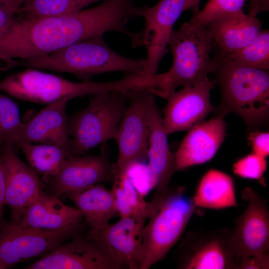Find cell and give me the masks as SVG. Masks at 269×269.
<instances>
[{"mask_svg":"<svg viewBox=\"0 0 269 269\" xmlns=\"http://www.w3.org/2000/svg\"><path fill=\"white\" fill-rule=\"evenodd\" d=\"M247 0H209L204 8L193 16L190 21L206 24L217 18L243 10Z\"/></svg>","mask_w":269,"mask_h":269,"instance_id":"cell-30","label":"cell"},{"mask_svg":"<svg viewBox=\"0 0 269 269\" xmlns=\"http://www.w3.org/2000/svg\"><path fill=\"white\" fill-rule=\"evenodd\" d=\"M128 105L115 139L118 147L117 167L126 172L132 164L147 158L148 106L155 95L145 89L125 92Z\"/></svg>","mask_w":269,"mask_h":269,"instance_id":"cell-10","label":"cell"},{"mask_svg":"<svg viewBox=\"0 0 269 269\" xmlns=\"http://www.w3.org/2000/svg\"><path fill=\"white\" fill-rule=\"evenodd\" d=\"M122 268L100 243L80 234L27 266L28 269Z\"/></svg>","mask_w":269,"mask_h":269,"instance_id":"cell-13","label":"cell"},{"mask_svg":"<svg viewBox=\"0 0 269 269\" xmlns=\"http://www.w3.org/2000/svg\"><path fill=\"white\" fill-rule=\"evenodd\" d=\"M17 147L22 151L30 167L46 178L55 176L70 157L66 148L55 144L23 142Z\"/></svg>","mask_w":269,"mask_h":269,"instance_id":"cell-26","label":"cell"},{"mask_svg":"<svg viewBox=\"0 0 269 269\" xmlns=\"http://www.w3.org/2000/svg\"><path fill=\"white\" fill-rule=\"evenodd\" d=\"M214 44L226 54L236 52L251 43L258 35L262 22L243 10L207 23Z\"/></svg>","mask_w":269,"mask_h":269,"instance_id":"cell-21","label":"cell"},{"mask_svg":"<svg viewBox=\"0 0 269 269\" xmlns=\"http://www.w3.org/2000/svg\"><path fill=\"white\" fill-rule=\"evenodd\" d=\"M87 6L84 0H26L17 14L32 18H42L67 14Z\"/></svg>","mask_w":269,"mask_h":269,"instance_id":"cell-27","label":"cell"},{"mask_svg":"<svg viewBox=\"0 0 269 269\" xmlns=\"http://www.w3.org/2000/svg\"><path fill=\"white\" fill-rule=\"evenodd\" d=\"M109 154L108 147L104 145L99 155L68 157L59 171L50 178L51 195L58 197L108 180L115 167L110 163Z\"/></svg>","mask_w":269,"mask_h":269,"instance_id":"cell-17","label":"cell"},{"mask_svg":"<svg viewBox=\"0 0 269 269\" xmlns=\"http://www.w3.org/2000/svg\"><path fill=\"white\" fill-rule=\"evenodd\" d=\"M16 148L2 142L0 153L6 178L5 205L11 210V222L17 223L41 189L37 174L21 160Z\"/></svg>","mask_w":269,"mask_h":269,"instance_id":"cell-15","label":"cell"},{"mask_svg":"<svg viewBox=\"0 0 269 269\" xmlns=\"http://www.w3.org/2000/svg\"><path fill=\"white\" fill-rule=\"evenodd\" d=\"M186 0H160L152 7H142L143 29L137 32V47H144L147 56L145 72L156 73L168 52L173 26L185 10Z\"/></svg>","mask_w":269,"mask_h":269,"instance_id":"cell-12","label":"cell"},{"mask_svg":"<svg viewBox=\"0 0 269 269\" xmlns=\"http://www.w3.org/2000/svg\"><path fill=\"white\" fill-rule=\"evenodd\" d=\"M215 84L207 77L200 82L174 91L168 96L162 118L164 130L167 135L189 130L216 111L210 101V93Z\"/></svg>","mask_w":269,"mask_h":269,"instance_id":"cell-14","label":"cell"},{"mask_svg":"<svg viewBox=\"0 0 269 269\" xmlns=\"http://www.w3.org/2000/svg\"><path fill=\"white\" fill-rule=\"evenodd\" d=\"M1 142H0V230L4 225L3 207L5 205V173L0 153Z\"/></svg>","mask_w":269,"mask_h":269,"instance_id":"cell-35","label":"cell"},{"mask_svg":"<svg viewBox=\"0 0 269 269\" xmlns=\"http://www.w3.org/2000/svg\"><path fill=\"white\" fill-rule=\"evenodd\" d=\"M201 0H186L185 10H190L193 12V16L199 12V4Z\"/></svg>","mask_w":269,"mask_h":269,"instance_id":"cell-37","label":"cell"},{"mask_svg":"<svg viewBox=\"0 0 269 269\" xmlns=\"http://www.w3.org/2000/svg\"><path fill=\"white\" fill-rule=\"evenodd\" d=\"M68 102L61 100L47 105L22 122L17 147L21 143L26 142L52 144L67 149L69 140V119L66 113Z\"/></svg>","mask_w":269,"mask_h":269,"instance_id":"cell-19","label":"cell"},{"mask_svg":"<svg viewBox=\"0 0 269 269\" xmlns=\"http://www.w3.org/2000/svg\"><path fill=\"white\" fill-rule=\"evenodd\" d=\"M224 117L218 115L188 130L174 154L176 170L205 163L213 157L225 136Z\"/></svg>","mask_w":269,"mask_h":269,"instance_id":"cell-18","label":"cell"},{"mask_svg":"<svg viewBox=\"0 0 269 269\" xmlns=\"http://www.w3.org/2000/svg\"><path fill=\"white\" fill-rule=\"evenodd\" d=\"M128 20L121 0L58 16H15L0 38V60L7 63L5 70L15 59L38 58L108 32L125 34Z\"/></svg>","mask_w":269,"mask_h":269,"instance_id":"cell-1","label":"cell"},{"mask_svg":"<svg viewBox=\"0 0 269 269\" xmlns=\"http://www.w3.org/2000/svg\"><path fill=\"white\" fill-rule=\"evenodd\" d=\"M113 177L114 182L111 190L120 218L145 217L148 219L151 211V202L144 200L127 174L119 170L115 165Z\"/></svg>","mask_w":269,"mask_h":269,"instance_id":"cell-25","label":"cell"},{"mask_svg":"<svg viewBox=\"0 0 269 269\" xmlns=\"http://www.w3.org/2000/svg\"><path fill=\"white\" fill-rule=\"evenodd\" d=\"M24 0V1H25V0Z\"/></svg>","mask_w":269,"mask_h":269,"instance_id":"cell-40","label":"cell"},{"mask_svg":"<svg viewBox=\"0 0 269 269\" xmlns=\"http://www.w3.org/2000/svg\"><path fill=\"white\" fill-rule=\"evenodd\" d=\"M84 222L56 230H45L5 223L0 230V269L42 257L68 239L80 234Z\"/></svg>","mask_w":269,"mask_h":269,"instance_id":"cell-8","label":"cell"},{"mask_svg":"<svg viewBox=\"0 0 269 269\" xmlns=\"http://www.w3.org/2000/svg\"><path fill=\"white\" fill-rule=\"evenodd\" d=\"M22 123L16 104L0 93V141L17 147Z\"/></svg>","mask_w":269,"mask_h":269,"instance_id":"cell-29","label":"cell"},{"mask_svg":"<svg viewBox=\"0 0 269 269\" xmlns=\"http://www.w3.org/2000/svg\"><path fill=\"white\" fill-rule=\"evenodd\" d=\"M248 202L243 213L235 221L232 231L235 259L239 263L249 257H269V211L267 200L250 187L241 191Z\"/></svg>","mask_w":269,"mask_h":269,"instance_id":"cell-11","label":"cell"},{"mask_svg":"<svg viewBox=\"0 0 269 269\" xmlns=\"http://www.w3.org/2000/svg\"><path fill=\"white\" fill-rule=\"evenodd\" d=\"M192 199L197 207L202 208L220 209L238 206L232 178L215 169L204 175Z\"/></svg>","mask_w":269,"mask_h":269,"instance_id":"cell-24","label":"cell"},{"mask_svg":"<svg viewBox=\"0 0 269 269\" xmlns=\"http://www.w3.org/2000/svg\"><path fill=\"white\" fill-rule=\"evenodd\" d=\"M185 192L178 186L155 192L143 230L139 269H149L164 259L182 236L197 207Z\"/></svg>","mask_w":269,"mask_h":269,"instance_id":"cell-4","label":"cell"},{"mask_svg":"<svg viewBox=\"0 0 269 269\" xmlns=\"http://www.w3.org/2000/svg\"><path fill=\"white\" fill-rule=\"evenodd\" d=\"M154 96L151 97L148 106L147 158L148 166L157 179L156 192L160 193L168 188L171 177L176 169L175 155L169 148L167 135L163 128L162 117Z\"/></svg>","mask_w":269,"mask_h":269,"instance_id":"cell-20","label":"cell"},{"mask_svg":"<svg viewBox=\"0 0 269 269\" xmlns=\"http://www.w3.org/2000/svg\"><path fill=\"white\" fill-rule=\"evenodd\" d=\"M213 42L206 24L189 21L173 30L168 43L173 63L168 71L159 74V97L166 99L178 86H193L213 73Z\"/></svg>","mask_w":269,"mask_h":269,"instance_id":"cell-5","label":"cell"},{"mask_svg":"<svg viewBox=\"0 0 269 269\" xmlns=\"http://www.w3.org/2000/svg\"><path fill=\"white\" fill-rule=\"evenodd\" d=\"M269 0H250L249 6V14L256 16L263 12L269 11Z\"/></svg>","mask_w":269,"mask_h":269,"instance_id":"cell-36","label":"cell"},{"mask_svg":"<svg viewBox=\"0 0 269 269\" xmlns=\"http://www.w3.org/2000/svg\"><path fill=\"white\" fill-rule=\"evenodd\" d=\"M87 5L100 0H84Z\"/></svg>","mask_w":269,"mask_h":269,"instance_id":"cell-38","label":"cell"},{"mask_svg":"<svg viewBox=\"0 0 269 269\" xmlns=\"http://www.w3.org/2000/svg\"><path fill=\"white\" fill-rule=\"evenodd\" d=\"M10 0H0V4L5 3V2H6L7 1H9Z\"/></svg>","mask_w":269,"mask_h":269,"instance_id":"cell-39","label":"cell"},{"mask_svg":"<svg viewBox=\"0 0 269 269\" xmlns=\"http://www.w3.org/2000/svg\"><path fill=\"white\" fill-rule=\"evenodd\" d=\"M69 73L83 81L111 72L127 74L145 72V59L124 56L111 49L103 35L80 41L47 55L16 61L15 66Z\"/></svg>","mask_w":269,"mask_h":269,"instance_id":"cell-3","label":"cell"},{"mask_svg":"<svg viewBox=\"0 0 269 269\" xmlns=\"http://www.w3.org/2000/svg\"><path fill=\"white\" fill-rule=\"evenodd\" d=\"M236 63L261 70L269 69V30H261L257 36L240 50L227 54Z\"/></svg>","mask_w":269,"mask_h":269,"instance_id":"cell-28","label":"cell"},{"mask_svg":"<svg viewBox=\"0 0 269 269\" xmlns=\"http://www.w3.org/2000/svg\"><path fill=\"white\" fill-rule=\"evenodd\" d=\"M145 217L120 218L98 231L90 230L86 236L102 244L122 268L139 269Z\"/></svg>","mask_w":269,"mask_h":269,"instance_id":"cell-16","label":"cell"},{"mask_svg":"<svg viewBox=\"0 0 269 269\" xmlns=\"http://www.w3.org/2000/svg\"><path fill=\"white\" fill-rule=\"evenodd\" d=\"M76 208L65 205L57 197L40 191L19 222L22 226L56 230L82 221Z\"/></svg>","mask_w":269,"mask_h":269,"instance_id":"cell-22","label":"cell"},{"mask_svg":"<svg viewBox=\"0 0 269 269\" xmlns=\"http://www.w3.org/2000/svg\"><path fill=\"white\" fill-rule=\"evenodd\" d=\"M22 0H11L0 4V38L18 13Z\"/></svg>","mask_w":269,"mask_h":269,"instance_id":"cell-32","label":"cell"},{"mask_svg":"<svg viewBox=\"0 0 269 269\" xmlns=\"http://www.w3.org/2000/svg\"><path fill=\"white\" fill-rule=\"evenodd\" d=\"M265 157L253 153L236 162L234 173L242 177L259 180L262 178L267 169Z\"/></svg>","mask_w":269,"mask_h":269,"instance_id":"cell-31","label":"cell"},{"mask_svg":"<svg viewBox=\"0 0 269 269\" xmlns=\"http://www.w3.org/2000/svg\"><path fill=\"white\" fill-rule=\"evenodd\" d=\"M215 83L221 99L218 115L230 113L240 116L249 130L267 123L269 115V70L246 67L219 51L212 59Z\"/></svg>","mask_w":269,"mask_h":269,"instance_id":"cell-2","label":"cell"},{"mask_svg":"<svg viewBox=\"0 0 269 269\" xmlns=\"http://www.w3.org/2000/svg\"><path fill=\"white\" fill-rule=\"evenodd\" d=\"M253 153L266 157L269 153L268 132H252L249 136Z\"/></svg>","mask_w":269,"mask_h":269,"instance_id":"cell-33","label":"cell"},{"mask_svg":"<svg viewBox=\"0 0 269 269\" xmlns=\"http://www.w3.org/2000/svg\"><path fill=\"white\" fill-rule=\"evenodd\" d=\"M128 87V81L124 77L111 82H75L33 68L0 80V91L21 100L47 105L100 93L124 92Z\"/></svg>","mask_w":269,"mask_h":269,"instance_id":"cell-6","label":"cell"},{"mask_svg":"<svg viewBox=\"0 0 269 269\" xmlns=\"http://www.w3.org/2000/svg\"><path fill=\"white\" fill-rule=\"evenodd\" d=\"M232 231L228 228L190 232L176 252L177 268L238 269Z\"/></svg>","mask_w":269,"mask_h":269,"instance_id":"cell-9","label":"cell"},{"mask_svg":"<svg viewBox=\"0 0 269 269\" xmlns=\"http://www.w3.org/2000/svg\"><path fill=\"white\" fill-rule=\"evenodd\" d=\"M127 105L125 92L93 95L85 108L69 119V156L83 155L90 149L115 139Z\"/></svg>","mask_w":269,"mask_h":269,"instance_id":"cell-7","label":"cell"},{"mask_svg":"<svg viewBox=\"0 0 269 269\" xmlns=\"http://www.w3.org/2000/svg\"><path fill=\"white\" fill-rule=\"evenodd\" d=\"M80 212L90 230L105 228L110 220L119 214L111 190L102 183L65 193Z\"/></svg>","mask_w":269,"mask_h":269,"instance_id":"cell-23","label":"cell"},{"mask_svg":"<svg viewBox=\"0 0 269 269\" xmlns=\"http://www.w3.org/2000/svg\"><path fill=\"white\" fill-rule=\"evenodd\" d=\"M0 142H1V141H0Z\"/></svg>","mask_w":269,"mask_h":269,"instance_id":"cell-41","label":"cell"},{"mask_svg":"<svg viewBox=\"0 0 269 269\" xmlns=\"http://www.w3.org/2000/svg\"><path fill=\"white\" fill-rule=\"evenodd\" d=\"M269 267V257H251L239 263L238 269H267Z\"/></svg>","mask_w":269,"mask_h":269,"instance_id":"cell-34","label":"cell"}]
</instances>
